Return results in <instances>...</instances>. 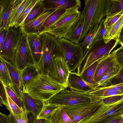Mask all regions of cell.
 <instances>
[{"mask_svg": "<svg viewBox=\"0 0 123 123\" xmlns=\"http://www.w3.org/2000/svg\"><path fill=\"white\" fill-rule=\"evenodd\" d=\"M82 12L83 26L80 43L95 26L107 15L111 0H86Z\"/></svg>", "mask_w": 123, "mask_h": 123, "instance_id": "cell-1", "label": "cell"}, {"mask_svg": "<svg viewBox=\"0 0 123 123\" xmlns=\"http://www.w3.org/2000/svg\"><path fill=\"white\" fill-rule=\"evenodd\" d=\"M64 88L47 75L40 74L30 81L22 92L42 101L47 102Z\"/></svg>", "mask_w": 123, "mask_h": 123, "instance_id": "cell-2", "label": "cell"}, {"mask_svg": "<svg viewBox=\"0 0 123 123\" xmlns=\"http://www.w3.org/2000/svg\"><path fill=\"white\" fill-rule=\"evenodd\" d=\"M39 35L42 52L40 59L36 64L40 74L46 75L52 60L57 56L63 57V51L60 39L46 32Z\"/></svg>", "mask_w": 123, "mask_h": 123, "instance_id": "cell-3", "label": "cell"}, {"mask_svg": "<svg viewBox=\"0 0 123 123\" xmlns=\"http://www.w3.org/2000/svg\"><path fill=\"white\" fill-rule=\"evenodd\" d=\"M81 8L80 5L66 9L57 20L39 35L46 32L60 39L65 38L81 15L79 10Z\"/></svg>", "mask_w": 123, "mask_h": 123, "instance_id": "cell-4", "label": "cell"}, {"mask_svg": "<svg viewBox=\"0 0 123 123\" xmlns=\"http://www.w3.org/2000/svg\"><path fill=\"white\" fill-rule=\"evenodd\" d=\"M118 41L112 40L105 43L103 39L95 43L89 48L78 65L77 73L80 75L82 72L95 62L110 54L117 46Z\"/></svg>", "mask_w": 123, "mask_h": 123, "instance_id": "cell-5", "label": "cell"}, {"mask_svg": "<svg viewBox=\"0 0 123 123\" xmlns=\"http://www.w3.org/2000/svg\"><path fill=\"white\" fill-rule=\"evenodd\" d=\"M100 97H94L89 92H83L64 88L51 98L47 102L60 106L71 105L99 100Z\"/></svg>", "mask_w": 123, "mask_h": 123, "instance_id": "cell-6", "label": "cell"}, {"mask_svg": "<svg viewBox=\"0 0 123 123\" xmlns=\"http://www.w3.org/2000/svg\"><path fill=\"white\" fill-rule=\"evenodd\" d=\"M123 112V99L110 105L104 103L97 110L77 123H104L115 114Z\"/></svg>", "mask_w": 123, "mask_h": 123, "instance_id": "cell-7", "label": "cell"}, {"mask_svg": "<svg viewBox=\"0 0 123 123\" xmlns=\"http://www.w3.org/2000/svg\"><path fill=\"white\" fill-rule=\"evenodd\" d=\"M63 57L70 72H74L83 57V51L80 44L74 43L67 39H60Z\"/></svg>", "mask_w": 123, "mask_h": 123, "instance_id": "cell-8", "label": "cell"}, {"mask_svg": "<svg viewBox=\"0 0 123 123\" xmlns=\"http://www.w3.org/2000/svg\"><path fill=\"white\" fill-rule=\"evenodd\" d=\"M28 36L22 30L13 62L21 71L28 64H36L29 44Z\"/></svg>", "mask_w": 123, "mask_h": 123, "instance_id": "cell-9", "label": "cell"}, {"mask_svg": "<svg viewBox=\"0 0 123 123\" xmlns=\"http://www.w3.org/2000/svg\"><path fill=\"white\" fill-rule=\"evenodd\" d=\"M103 103L102 100L61 106L73 123H77L97 110Z\"/></svg>", "mask_w": 123, "mask_h": 123, "instance_id": "cell-10", "label": "cell"}, {"mask_svg": "<svg viewBox=\"0 0 123 123\" xmlns=\"http://www.w3.org/2000/svg\"><path fill=\"white\" fill-rule=\"evenodd\" d=\"M70 72L63 57L58 56L52 60L46 75L64 88H67L68 79Z\"/></svg>", "mask_w": 123, "mask_h": 123, "instance_id": "cell-11", "label": "cell"}, {"mask_svg": "<svg viewBox=\"0 0 123 123\" xmlns=\"http://www.w3.org/2000/svg\"><path fill=\"white\" fill-rule=\"evenodd\" d=\"M22 32L20 27L8 28V32L2 47L1 58L13 62L17 45Z\"/></svg>", "mask_w": 123, "mask_h": 123, "instance_id": "cell-12", "label": "cell"}, {"mask_svg": "<svg viewBox=\"0 0 123 123\" xmlns=\"http://www.w3.org/2000/svg\"><path fill=\"white\" fill-rule=\"evenodd\" d=\"M57 10L53 9L45 10L35 19L20 27L22 30L28 35L33 34H39L45 29L43 24L45 20Z\"/></svg>", "mask_w": 123, "mask_h": 123, "instance_id": "cell-13", "label": "cell"}, {"mask_svg": "<svg viewBox=\"0 0 123 123\" xmlns=\"http://www.w3.org/2000/svg\"><path fill=\"white\" fill-rule=\"evenodd\" d=\"M68 87L75 91L83 92H90L93 91L96 86L88 83L75 72H70L68 76Z\"/></svg>", "mask_w": 123, "mask_h": 123, "instance_id": "cell-14", "label": "cell"}, {"mask_svg": "<svg viewBox=\"0 0 123 123\" xmlns=\"http://www.w3.org/2000/svg\"><path fill=\"white\" fill-rule=\"evenodd\" d=\"M3 60L8 68L12 83V86L10 88L22 101L23 92L21 83V71L13 62Z\"/></svg>", "mask_w": 123, "mask_h": 123, "instance_id": "cell-15", "label": "cell"}, {"mask_svg": "<svg viewBox=\"0 0 123 123\" xmlns=\"http://www.w3.org/2000/svg\"><path fill=\"white\" fill-rule=\"evenodd\" d=\"M117 64L112 53L98 60L94 76L96 83L102 75Z\"/></svg>", "mask_w": 123, "mask_h": 123, "instance_id": "cell-16", "label": "cell"}, {"mask_svg": "<svg viewBox=\"0 0 123 123\" xmlns=\"http://www.w3.org/2000/svg\"><path fill=\"white\" fill-rule=\"evenodd\" d=\"M22 92V101L25 111L30 112L37 117L42 109L43 102L32 97L27 93Z\"/></svg>", "mask_w": 123, "mask_h": 123, "instance_id": "cell-17", "label": "cell"}, {"mask_svg": "<svg viewBox=\"0 0 123 123\" xmlns=\"http://www.w3.org/2000/svg\"><path fill=\"white\" fill-rule=\"evenodd\" d=\"M45 10L60 9H67L81 5L79 0H42Z\"/></svg>", "mask_w": 123, "mask_h": 123, "instance_id": "cell-18", "label": "cell"}, {"mask_svg": "<svg viewBox=\"0 0 123 123\" xmlns=\"http://www.w3.org/2000/svg\"><path fill=\"white\" fill-rule=\"evenodd\" d=\"M40 75L35 64L27 65L21 72V83L22 90L30 81Z\"/></svg>", "mask_w": 123, "mask_h": 123, "instance_id": "cell-19", "label": "cell"}, {"mask_svg": "<svg viewBox=\"0 0 123 123\" xmlns=\"http://www.w3.org/2000/svg\"><path fill=\"white\" fill-rule=\"evenodd\" d=\"M16 0H0L3 8L0 16V29L9 28L10 17Z\"/></svg>", "mask_w": 123, "mask_h": 123, "instance_id": "cell-20", "label": "cell"}, {"mask_svg": "<svg viewBox=\"0 0 123 123\" xmlns=\"http://www.w3.org/2000/svg\"><path fill=\"white\" fill-rule=\"evenodd\" d=\"M83 19L82 15L73 25L65 37L73 43L80 44L82 32Z\"/></svg>", "mask_w": 123, "mask_h": 123, "instance_id": "cell-21", "label": "cell"}, {"mask_svg": "<svg viewBox=\"0 0 123 123\" xmlns=\"http://www.w3.org/2000/svg\"><path fill=\"white\" fill-rule=\"evenodd\" d=\"M31 0H22L15 2L13 9L10 15L9 28L14 26L17 19L29 5Z\"/></svg>", "mask_w": 123, "mask_h": 123, "instance_id": "cell-22", "label": "cell"}, {"mask_svg": "<svg viewBox=\"0 0 123 123\" xmlns=\"http://www.w3.org/2000/svg\"><path fill=\"white\" fill-rule=\"evenodd\" d=\"M28 36L29 44L36 64L40 59L42 52L40 36L38 34H31Z\"/></svg>", "mask_w": 123, "mask_h": 123, "instance_id": "cell-23", "label": "cell"}, {"mask_svg": "<svg viewBox=\"0 0 123 123\" xmlns=\"http://www.w3.org/2000/svg\"><path fill=\"white\" fill-rule=\"evenodd\" d=\"M123 26V15L109 30L105 31L103 37L105 43H107L112 40L118 41Z\"/></svg>", "mask_w": 123, "mask_h": 123, "instance_id": "cell-24", "label": "cell"}, {"mask_svg": "<svg viewBox=\"0 0 123 123\" xmlns=\"http://www.w3.org/2000/svg\"><path fill=\"white\" fill-rule=\"evenodd\" d=\"M7 116L9 123H35L37 118L31 112L26 111L19 115L9 114Z\"/></svg>", "mask_w": 123, "mask_h": 123, "instance_id": "cell-25", "label": "cell"}, {"mask_svg": "<svg viewBox=\"0 0 123 123\" xmlns=\"http://www.w3.org/2000/svg\"><path fill=\"white\" fill-rule=\"evenodd\" d=\"M49 120L51 123H73L61 106L50 116Z\"/></svg>", "mask_w": 123, "mask_h": 123, "instance_id": "cell-26", "label": "cell"}, {"mask_svg": "<svg viewBox=\"0 0 123 123\" xmlns=\"http://www.w3.org/2000/svg\"><path fill=\"white\" fill-rule=\"evenodd\" d=\"M98 61L89 66L80 75L82 78L87 83L95 85L96 83L94 80V76Z\"/></svg>", "mask_w": 123, "mask_h": 123, "instance_id": "cell-27", "label": "cell"}, {"mask_svg": "<svg viewBox=\"0 0 123 123\" xmlns=\"http://www.w3.org/2000/svg\"><path fill=\"white\" fill-rule=\"evenodd\" d=\"M89 93L94 97L103 98L116 95H123V93L113 91L109 87H97L93 91Z\"/></svg>", "mask_w": 123, "mask_h": 123, "instance_id": "cell-28", "label": "cell"}, {"mask_svg": "<svg viewBox=\"0 0 123 123\" xmlns=\"http://www.w3.org/2000/svg\"><path fill=\"white\" fill-rule=\"evenodd\" d=\"M45 11L42 0H39L31 10L22 25L27 24L35 19Z\"/></svg>", "mask_w": 123, "mask_h": 123, "instance_id": "cell-29", "label": "cell"}, {"mask_svg": "<svg viewBox=\"0 0 123 123\" xmlns=\"http://www.w3.org/2000/svg\"><path fill=\"white\" fill-rule=\"evenodd\" d=\"M42 109L37 116V119H43L49 120L50 116L60 106L51 104L47 102H43Z\"/></svg>", "mask_w": 123, "mask_h": 123, "instance_id": "cell-30", "label": "cell"}, {"mask_svg": "<svg viewBox=\"0 0 123 123\" xmlns=\"http://www.w3.org/2000/svg\"><path fill=\"white\" fill-rule=\"evenodd\" d=\"M121 68L117 64L109 70L102 75L96 83V87H102L112 77L117 74Z\"/></svg>", "mask_w": 123, "mask_h": 123, "instance_id": "cell-31", "label": "cell"}, {"mask_svg": "<svg viewBox=\"0 0 123 123\" xmlns=\"http://www.w3.org/2000/svg\"><path fill=\"white\" fill-rule=\"evenodd\" d=\"M0 81L6 86L11 87L12 83L8 68L1 58H0Z\"/></svg>", "mask_w": 123, "mask_h": 123, "instance_id": "cell-32", "label": "cell"}, {"mask_svg": "<svg viewBox=\"0 0 123 123\" xmlns=\"http://www.w3.org/2000/svg\"><path fill=\"white\" fill-rule=\"evenodd\" d=\"M38 1L39 0H31L29 5L17 19L14 26L17 28L23 25L25 19L31 10Z\"/></svg>", "mask_w": 123, "mask_h": 123, "instance_id": "cell-33", "label": "cell"}, {"mask_svg": "<svg viewBox=\"0 0 123 123\" xmlns=\"http://www.w3.org/2000/svg\"><path fill=\"white\" fill-rule=\"evenodd\" d=\"M98 26V25H96L93 29L89 32L83 41L80 44L83 51V56L88 50L92 38L97 30Z\"/></svg>", "mask_w": 123, "mask_h": 123, "instance_id": "cell-34", "label": "cell"}, {"mask_svg": "<svg viewBox=\"0 0 123 123\" xmlns=\"http://www.w3.org/2000/svg\"><path fill=\"white\" fill-rule=\"evenodd\" d=\"M123 15V11L113 15L107 16L104 22L106 31L109 30Z\"/></svg>", "mask_w": 123, "mask_h": 123, "instance_id": "cell-35", "label": "cell"}, {"mask_svg": "<svg viewBox=\"0 0 123 123\" xmlns=\"http://www.w3.org/2000/svg\"><path fill=\"white\" fill-rule=\"evenodd\" d=\"M122 11H123V0H111L107 15L115 14Z\"/></svg>", "mask_w": 123, "mask_h": 123, "instance_id": "cell-36", "label": "cell"}, {"mask_svg": "<svg viewBox=\"0 0 123 123\" xmlns=\"http://www.w3.org/2000/svg\"><path fill=\"white\" fill-rule=\"evenodd\" d=\"M104 19H103L99 25L98 28L92 38L89 47L97 42L103 39V37L106 31L104 24Z\"/></svg>", "mask_w": 123, "mask_h": 123, "instance_id": "cell-37", "label": "cell"}, {"mask_svg": "<svg viewBox=\"0 0 123 123\" xmlns=\"http://www.w3.org/2000/svg\"><path fill=\"white\" fill-rule=\"evenodd\" d=\"M123 68L119 72L111 78L102 87H108L123 83Z\"/></svg>", "mask_w": 123, "mask_h": 123, "instance_id": "cell-38", "label": "cell"}, {"mask_svg": "<svg viewBox=\"0 0 123 123\" xmlns=\"http://www.w3.org/2000/svg\"><path fill=\"white\" fill-rule=\"evenodd\" d=\"M66 9H58L50 15L44 21L43 25L46 28L57 20L64 12Z\"/></svg>", "mask_w": 123, "mask_h": 123, "instance_id": "cell-39", "label": "cell"}, {"mask_svg": "<svg viewBox=\"0 0 123 123\" xmlns=\"http://www.w3.org/2000/svg\"><path fill=\"white\" fill-rule=\"evenodd\" d=\"M8 108L7 110L10 112V114L18 115L22 114L24 112L12 100L8 95Z\"/></svg>", "mask_w": 123, "mask_h": 123, "instance_id": "cell-40", "label": "cell"}, {"mask_svg": "<svg viewBox=\"0 0 123 123\" xmlns=\"http://www.w3.org/2000/svg\"><path fill=\"white\" fill-rule=\"evenodd\" d=\"M6 88L8 95L10 98L22 110L24 111H25V108L22 101L10 87L6 86Z\"/></svg>", "mask_w": 123, "mask_h": 123, "instance_id": "cell-41", "label": "cell"}, {"mask_svg": "<svg viewBox=\"0 0 123 123\" xmlns=\"http://www.w3.org/2000/svg\"><path fill=\"white\" fill-rule=\"evenodd\" d=\"M112 53L116 63L121 68H123V46H121Z\"/></svg>", "mask_w": 123, "mask_h": 123, "instance_id": "cell-42", "label": "cell"}, {"mask_svg": "<svg viewBox=\"0 0 123 123\" xmlns=\"http://www.w3.org/2000/svg\"><path fill=\"white\" fill-rule=\"evenodd\" d=\"M6 86L0 81V98L4 105L7 110L8 108V94L7 92Z\"/></svg>", "mask_w": 123, "mask_h": 123, "instance_id": "cell-43", "label": "cell"}, {"mask_svg": "<svg viewBox=\"0 0 123 123\" xmlns=\"http://www.w3.org/2000/svg\"><path fill=\"white\" fill-rule=\"evenodd\" d=\"M123 99V95H116L103 98L102 101L105 105H110Z\"/></svg>", "mask_w": 123, "mask_h": 123, "instance_id": "cell-44", "label": "cell"}, {"mask_svg": "<svg viewBox=\"0 0 123 123\" xmlns=\"http://www.w3.org/2000/svg\"><path fill=\"white\" fill-rule=\"evenodd\" d=\"M123 113H117L104 123H123Z\"/></svg>", "mask_w": 123, "mask_h": 123, "instance_id": "cell-45", "label": "cell"}, {"mask_svg": "<svg viewBox=\"0 0 123 123\" xmlns=\"http://www.w3.org/2000/svg\"><path fill=\"white\" fill-rule=\"evenodd\" d=\"M8 29L2 28L0 29V58H1V50L4 42L6 37Z\"/></svg>", "mask_w": 123, "mask_h": 123, "instance_id": "cell-46", "label": "cell"}, {"mask_svg": "<svg viewBox=\"0 0 123 123\" xmlns=\"http://www.w3.org/2000/svg\"><path fill=\"white\" fill-rule=\"evenodd\" d=\"M108 87L113 91L123 93V83Z\"/></svg>", "mask_w": 123, "mask_h": 123, "instance_id": "cell-47", "label": "cell"}, {"mask_svg": "<svg viewBox=\"0 0 123 123\" xmlns=\"http://www.w3.org/2000/svg\"><path fill=\"white\" fill-rule=\"evenodd\" d=\"M49 120L43 119H37L35 123H48Z\"/></svg>", "mask_w": 123, "mask_h": 123, "instance_id": "cell-48", "label": "cell"}, {"mask_svg": "<svg viewBox=\"0 0 123 123\" xmlns=\"http://www.w3.org/2000/svg\"><path fill=\"white\" fill-rule=\"evenodd\" d=\"M122 31L118 39V43L121 44V46H123V31L122 30Z\"/></svg>", "mask_w": 123, "mask_h": 123, "instance_id": "cell-49", "label": "cell"}, {"mask_svg": "<svg viewBox=\"0 0 123 123\" xmlns=\"http://www.w3.org/2000/svg\"><path fill=\"white\" fill-rule=\"evenodd\" d=\"M3 7L2 5L0 4V16L2 12Z\"/></svg>", "mask_w": 123, "mask_h": 123, "instance_id": "cell-50", "label": "cell"}, {"mask_svg": "<svg viewBox=\"0 0 123 123\" xmlns=\"http://www.w3.org/2000/svg\"><path fill=\"white\" fill-rule=\"evenodd\" d=\"M2 104V102L0 98V107H3Z\"/></svg>", "mask_w": 123, "mask_h": 123, "instance_id": "cell-51", "label": "cell"}, {"mask_svg": "<svg viewBox=\"0 0 123 123\" xmlns=\"http://www.w3.org/2000/svg\"><path fill=\"white\" fill-rule=\"evenodd\" d=\"M48 123H51L50 121H49V120L48 122Z\"/></svg>", "mask_w": 123, "mask_h": 123, "instance_id": "cell-52", "label": "cell"}]
</instances>
